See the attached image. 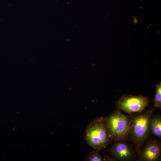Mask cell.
<instances>
[{"instance_id":"cell-1","label":"cell","mask_w":161,"mask_h":161,"mask_svg":"<svg viewBox=\"0 0 161 161\" xmlns=\"http://www.w3.org/2000/svg\"><path fill=\"white\" fill-rule=\"evenodd\" d=\"M155 109L153 106L146 110L129 116L130 128L129 140L134 145L138 155L142 147L150 137L151 134L150 120Z\"/></svg>"},{"instance_id":"cell-2","label":"cell","mask_w":161,"mask_h":161,"mask_svg":"<svg viewBox=\"0 0 161 161\" xmlns=\"http://www.w3.org/2000/svg\"><path fill=\"white\" fill-rule=\"evenodd\" d=\"M84 140L94 150L99 151L113 141L104 121V117H97L91 122L85 130Z\"/></svg>"},{"instance_id":"cell-3","label":"cell","mask_w":161,"mask_h":161,"mask_svg":"<svg viewBox=\"0 0 161 161\" xmlns=\"http://www.w3.org/2000/svg\"><path fill=\"white\" fill-rule=\"evenodd\" d=\"M104 119L113 141L129 140L130 128L129 116L117 109Z\"/></svg>"},{"instance_id":"cell-4","label":"cell","mask_w":161,"mask_h":161,"mask_svg":"<svg viewBox=\"0 0 161 161\" xmlns=\"http://www.w3.org/2000/svg\"><path fill=\"white\" fill-rule=\"evenodd\" d=\"M148 97L142 95H124L117 101V109L129 114L141 112L149 103Z\"/></svg>"},{"instance_id":"cell-5","label":"cell","mask_w":161,"mask_h":161,"mask_svg":"<svg viewBox=\"0 0 161 161\" xmlns=\"http://www.w3.org/2000/svg\"><path fill=\"white\" fill-rule=\"evenodd\" d=\"M109 151L111 156L117 161H134L138 156L134 148L125 141H114Z\"/></svg>"},{"instance_id":"cell-6","label":"cell","mask_w":161,"mask_h":161,"mask_svg":"<svg viewBox=\"0 0 161 161\" xmlns=\"http://www.w3.org/2000/svg\"><path fill=\"white\" fill-rule=\"evenodd\" d=\"M161 143L157 138L149 137L138 155L139 161H157L161 158Z\"/></svg>"},{"instance_id":"cell-7","label":"cell","mask_w":161,"mask_h":161,"mask_svg":"<svg viewBox=\"0 0 161 161\" xmlns=\"http://www.w3.org/2000/svg\"><path fill=\"white\" fill-rule=\"evenodd\" d=\"M151 134L156 137L161 139V116L160 114H154L151 117L149 122Z\"/></svg>"},{"instance_id":"cell-8","label":"cell","mask_w":161,"mask_h":161,"mask_svg":"<svg viewBox=\"0 0 161 161\" xmlns=\"http://www.w3.org/2000/svg\"><path fill=\"white\" fill-rule=\"evenodd\" d=\"M156 91L153 101L154 107L161 109V81L156 86Z\"/></svg>"},{"instance_id":"cell-9","label":"cell","mask_w":161,"mask_h":161,"mask_svg":"<svg viewBox=\"0 0 161 161\" xmlns=\"http://www.w3.org/2000/svg\"><path fill=\"white\" fill-rule=\"evenodd\" d=\"M85 161H104L103 157L99 153V151L95 150L89 153L85 158Z\"/></svg>"},{"instance_id":"cell-10","label":"cell","mask_w":161,"mask_h":161,"mask_svg":"<svg viewBox=\"0 0 161 161\" xmlns=\"http://www.w3.org/2000/svg\"><path fill=\"white\" fill-rule=\"evenodd\" d=\"M103 154V158L104 160V161H116L117 160L115 158H114L110 157L109 155H108L106 153H104Z\"/></svg>"}]
</instances>
